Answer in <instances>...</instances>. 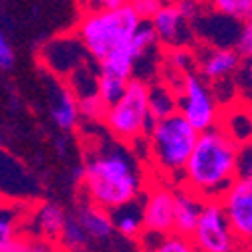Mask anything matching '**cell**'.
I'll return each instance as SVG.
<instances>
[{"label": "cell", "mask_w": 252, "mask_h": 252, "mask_svg": "<svg viewBox=\"0 0 252 252\" xmlns=\"http://www.w3.org/2000/svg\"><path fill=\"white\" fill-rule=\"evenodd\" d=\"M242 145L220 125L198 133L196 145L188 158L180 186L202 200H218L238 176Z\"/></svg>", "instance_id": "6da1fadb"}, {"label": "cell", "mask_w": 252, "mask_h": 252, "mask_svg": "<svg viewBox=\"0 0 252 252\" xmlns=\"http://www.w3.org/2000/svg\"><path fill=\"white\" fill-rule=\"evenodd\" d=\"M79 174L87 200L109 212L139 200L145 186V176L137 159L121 145L101 148L87 159Z\"/></svg>", "instance_id": "7a4b0ae2"}, {"label": "cell", "mask_w": 252, "mask_h": 252, "mask_svg": "<svg viewBox=\"0 0 252 252\" xmlns=\"http://www.w3.org/2000/svg\"><path fill=\"white\" fill-rule=\"evenodd\" d=\"M198 133L200 131L192 127L178 111L152 123L145 135V143H148L150 163L158 178L180 186L184 167L196 145Z\"/></svg>", "instance_id": "3957f363"}, {"label": "cell", "mask_w": 252, "mask_h": 252, "mask_svg": "<svg viewBox=\"0 0 252 252\" xmlns=\"http://www.w3.org/2000/svg\"><path fill=\"white\" fill-rule=\"evenodd\" d=\"M139 25L141 18L135 14L129 2L113 10L85 6L77 23L75 34L85 47L87 55L99 63L109 53L127 45Z\"/></svg>", "instance_id": "277c9868"}, {"label": "cell", "mask_w": 252, "mask_h": 252, "mask_svg": "<svg viewBox=\"0 0 252 252\" xmlns=\"http://www.w3.org/2000/svg\"><path fill=\"white\" fill-rule=\"evenodd\" d=\"M148 81H143L141 77H131L123 95L107 105L103 123L119 143L131 145L148 135L154 123L148 105Z\"/></svg>", "instance_id": "5b68a950"}, {"label": "cell", "mask_w": 252, "mask_h": 252, "mask_svg": "<svg viewBox=\"0 0 252 252\" xmlns=\"http://www.w3.org/2000/svg\"><path fill=\"white\" fill-rule=\"evenodd\" d=\"M174 89L178 95V113L184 115L192 127L206 131L218 125L222 107L206 79H202L196 71H190L180 77Z\"/></svg>", "instance_id": "8992f818"}, {"label": "cell", "mask_w": 252, "mask_h": 252, "mask_svg": "<svg viewBox=\"0 0 252 252\" xmlns=\"http://www.w3.org/2000/svg\"><path fill=\"white\" fill-rule=\"evenodd\" d=\"M190 238L198 252H236L238 248V240L218 200H204Z\"/></svg>", "instance_id": "52a82bcc"}, {"label": "cell", "mask_w": 252, "mask_h": 252, "mask_svg": "<svg viewBox=\"0 0 252 252\" xmlns=\"http://www.w3.org/2000/svg\"><path fill=\"white\" fill-rule=\"evenodd\" d=\"M145 196L139 204L143 232L148 234H170L174 232V206H176V190L174 184L156 178L152 184L145 182Z\"/></svg>", "instance_id": "ba28073f"}, {"label": "cell", "mask_w": 252, "mask_h": 252, "mask_svg": "<svg viewBox=\"0 0 252 252\" xmlns=\"http://www.w3.org/2000/svg\"><path fill=\"white\" fill-rule=\"evenodd\" d=\"M218 202L238 244H252V176H236Z\"/></svg>", "instance_id": "9c48e42d"}, {"label": "cell", "mask_w": 252, "mask_h": 252, "mask_svg": "<svg viewBox=\"0 0 252 252\" xmlns=\"http://www.w3.org/2000/svg\"><path fill=\"white\" fill-rule=\"evenodd\" d=\"M242 55L236 51V47H216L210 45L202 55H196V67L198 75L210 83H220L232 77L240 65Z\"/></svg>", "instance_id": "30bf717a"}, {"label": "cell", "mask_w": 252, "mask_h": 252, "mask_svg": "<svg viewBox=\"0 0 252 252\" xmlns=\"http://www.w3.org/2000/svg\"><path fill=\"white\" fill-rule=\"evenodd\" d=\"M85 59H87V51L81 45L77 34L51 40L43 53V61L59 77H67L77 69H81L83 65H87Z\"/></svg>", "instance_id": "8fae6325"}, {"label": "cell", "mask_w": 252, "mask_h": 252, "mask_svg": "<svg viewBox=\"0 0 252 252\" xmlns=\"http://www.w3.org/2000/svg\"><path fill=\"white\" fill-rule=\"evenodd\" d=\"M188 23L184 14L180 12L176 0L174 2H163L161 8L150 18V25L156 32L158 43L163 47H178V45H188L186 43V32H188Z\"/></svg>", "instance_id": "7c38bea8"}, {"label": "cell", "mask_w": 252, "mask_h": 252, "mask_svg": "<svg viewBox=\"0 0 252 252\" xmlns=\"http://www.w3.org/2000/svg\"><path fill=\"white\" fill-rule=\"evenodd\" d=\"M65 222H67L65 210H63L59 204L45 202V204H38L36 208H31L23 230H29V232H32L40 238L57 242L61 232H63Z\"/></svg>", "instance_id": "4fadbf2b"}, {"label": "cell", "mask_w": 252, "mask_h": 252, "mask_svg": "<svg viewBox=\"0 0 252 252\" xmlns=\"http://www.w3.org/2000/svg\"><path fill=\"white\" fill-rule=\"evenodd\" d=\"M204 200L190 192L188 188L180 186L176 190V206H174V232L192 236L202 212Z\"/></svg>", "instance_id": "5bb4252c"}, {"label": "cell", "mask_w": 252, "mask_h": 252, "mask_svg": "<svg viewBox=\"0 0 252 252\" xmlns=\"http://www.w3.org/2000/svg\"><path fill=\"white\" fill-rule=\"evenodd\" d=\"M218 125L240 145H246L252 137V105L248 101L242 105H228L220 113Z\"/></svg>", "instance_id": "9a60e30c"}, {"label": "cell", "mask_w": 252, "mask_h": 252, "mask_svg": "<svg viewBox=\"0 0 252 252\" xmlns=\"http://www.w3.org/2000/svg\"><path fill=\"white\" fill-rule=\"evenodd\" d=\"M75 218L79 220V224L83 228H85V232L89 234L91 240H105L115 232L111 212L97 206V204L87 202L85 206H81L75 212Z\"/></svg>", "instance_id": "2e32d148"}, {"label": "cell", "mask_w": 252, "mask_h": 252, "mask_svg": "<svg viewBox=\"0 0 252 252\" xmlns=\"http://www.w3.org/2000/svg\"><path fill=\"white\" fill-rule=\"evenodd\" d=\"M51 117L55 125L63 131H73L79 123V101L77 95L69 85H63L59 91H55L51 101Z\"/></svg>", "instance_id": "e0dca14e"}, {"label": "cell", "mask_w": 252, "mask_h": 252, "mask_svg": "<svg viewBox=\"0 0 252 252\" xmlns=\"http://www.w3.org/2000/svg\"><path fill=\"white\" fill-rule=\"evenodd\" d=\"M148 105L152 119H161L178 111V95L176 89L167 81H158L150 83L148 87Z\"/></svg>", "instance_id": "ac0fdd59"}, {"label": "cell", "mask_w": 252, "mask_h": 252, "mask_svg": "<svg viewBox=\"0 0 252 252\" xmlns=\"http://www.w3.org/2000/svg\"><path fill=\"white\" fill-rule=\"evenodd\" d=\"M29 212L25 214V210L20 204L0 202V252H6V248L10 246L14 236L25 228Z\"/></svg>", "instance_id": "d6986e66"}, {"label": "cell", "mask_w": 252, "mask_h": 252, "mask_svg": "<svg viewBox=\"0 0 252 252\" xmlns=\"http://www.w3.org/2000/svg\"><path fill=\"white\" fill-rule=\"evenodd\" d=\"M139 240H141V252H198L190 236H184L178 232L161 234V236L143 232Z\"/></svg>", "instance_id": "ffe728a7"}, {"label": "cell", "mask_w": 252, "mask_h": 252, "mask_svg": "<svg viewBox=\"0 0 252 252\" xmlns=\"http://www.w3.org/2000/svg\"><path fill=\"white\" fill-rule=\"evenodd\" d=\"M111 220H113V228L125 238H139L143 234L141 208L137 200L111 210Z\"/></svg>", "instance_id": "44dd1931"}, {"label": "cell", "mask_w": 252, "mask_h": 252, "mask_svg": "<svg viewBox=\"0 0 252 252\" xmlns=\"http://www.w3.org/2000/svg\"><path fill=\"white\" fill-rule=\"evenodd\" d=\"M99 71L117 75L121 79H131L135 73V59H133L129 47L125 45V47L109 53L103 61H99Z\"/></svg>", "instance_id": "7402d4cb"}, {"label": "cell", "mask_w": 252, "mask_h": 252, "mask_svg": "<svg viewBox=\"0 0 252 252\" xmlns=\"http://www.w3.org/2000/svg\"><path fill=\"white\" fill-rule=\"evenodd\" d=\"M89 234L85 232V228L79 224V220L73 216H67V222L63 226V232L57 240L61 252H85L89 246Z\"/></svg>", "instance_id": "603a6c76"}, {"label": "cell", "mask_w": 252, "mask_h": 252, "mask_svg": "<svg viewBox=\"0 0 252 252\" xmlns=\"http://www.w3.org/2000/svg\"><path fill=\"white\" fill-rule=\"evenodd\" d=\"M6 252H61L57 242H51L47 238H40L29 230H20L6 248Z\"/></svg>", "instance_id": "cb8c5ba5"}, {"label": "cell", "mask_w": 252, "mask_h": 252, "mask_svg": "<svg viewBox=\"0 0 252 252\" xmlns=\"http://www.w3.org/2000/svg\"><path fill=\"white\" fill-rule=\"evenodd\" d=\"M165 65L170 67L172 73H176L178 77L194 71L196 67V53L190 51L186 45H178V47H167L165 53Z\"/></svg>", "instance_id": "d4e9b609"}, {"label": "cell", "mask_w": 252, "mask_h": 252, "mask_svg": "<svg viewBox=\"0 0 252 252\" xmlns=\"http://www.w3.org/2000/svg\"><path fill=\"white\" fill-rule=\"evenodd\" d=\"M129 79H121L117 75H109V73H97V95L103 99L105 105H111L113 101H117L125 87H127Z\"/></svg>", "instance_id": "484cf974"}, {"label": "cell", "mask_w": 252, "mask_h": 252, "mask_svg": "<svg viewBox=\"0 0 252 252\" xmlns=\"http://www.w3.org/2000/svg\"><path fill=\"white\" fill-rule=\"evenodd\" d=\"M214 12L220 16L232 18L236 23H244V20L252 18V0H210Z\"/></svg>", "instance_id": "4316f807"}, {"label": "cell", "mask_w": 252, "mask_h": 252, "mask_svg": "<svg viewBox=\"0 0 252 252\" xmlns=\"http://www.w3.org/2000/svg\"><path fill=\"white\" fill-rule=\"evenodd\" d=\"M79 101V113L81 117H87L89 121H101L105 117V111H107V105L103 103V99L95 93H87V95H81L77 97Z\"/></svg>", "instance_id": "83f0119b"}, {"label": "cell", "mask_w": 252, "mask_h": 252, "mask_svg": "<svg viewBox=\"0 0 252 252\" xmlns=\"http://www.w3.org/2000/svg\"><path fill=\"white\" fill-rule=\"evenodd\" d=\"M242 27L238 29V36L234 40L236 51L242 55V59H252V18L240 23Z\"/></svg>", "instance_id": "f1b7e54d"}, {"label": "cell", "mask_w": 252, "mask_h": 252, "mask_svg": "<svg viewBox=\"0 0 252 252\" xmlns=\"http://www.w3.org/2000/svg\"><path fill=\"white\" fill-rule=\"evenodd\" d=\"M165 0H129V6L135 10V14L141 20H150Z\"/></svg>", "instance_id": "f546056e"}, {"label": "cell", "mask_w": 252, "mask_h": 252, "mask_svg": "<svg viewBox=\"0 0 252 252\" xmlns=\"http://www.w3.org/2000/svg\"><path fill=\"white\" fill-rule=\"evenodd\" d=\"M240 75H238V83L244 93L252 95V59H244L240 65Z\"/></svg>", "instance_id": "4dcf8cb0"}, {"label": "cell", "mask_w": 252, "mask_h": 252, "mask_svg": "<svg viewBox=\"0 0 252 252\" xmlns=\"http://www.w3.org/2000/svg\"><path fill=\"white\" fill-rule=\"evenodd\" d=\"M12 63H14L12 47L8 43V38L4 36V32L0 31V69H10Z\"/></svg>", "instance_id": "1f68e13d"}, {"label": "cell", "mask_w": 252, "mask_h": 252, "mask_svg": "<svg viewBox=\"0 0 252 252\" xmlns=\"http://www.w3.org/2000/svg\"><path fill=\"white\" fill-rule=\"evenodd\" d=\"M240 174H248L252 176V137L246 145H242L240 152V161H238V176Z\"/></svg>", "instance_id": "d6a6232c"}, {"label": "cell", "mask_w": 252, "mask_h": 252, "mask_svg": "<svg viewBox=\"0 0 252 252\" xmlns=\"http://www.w3.org/2000/svg\"><path fill=\"white\" fill-rule=\"evenodd\" d=\"M176 4L186 20H194L198 16V10H200L198 0H176Z\"/></svg>", "instance_id": "836d02e7"}, {"label": "cell", "mask_w": 252, "mask_h": 252, "mask_svg": "<svg viewBox=\"0 0 252 252\" xmlns=\"http://www.w3.org/2000/svg\"><path fill=\"white\" fill-rule=\"evenodd\" d=\"M129 0H89L85 2L87 8H103V10H113V8H119L123 4H127Z\"/></svg>", "instance_id": "e575fe53"}, {"label": "cell", "mask_w": 252, "mask_h": 252, "mask_svg": "<svg viewBox=\"0 0 252 252\" xmlns=\"http://www.w3.org/2000/svg\"><path fill=\"white\" fill-rule=\"evenodd\" d=\"M4 143V137H2V131H0V145H2Z\"/></svg>", "instance_id": "d590c367"}, {"label": "cell", "mask_w": 252, "mask_h": 252, "mask_svg": "<svg viewBox=\"0 0 252 252\" xmlns=\"http://www.w3.org/2000/svg\"><path fill=\"white\" fill-rule=\"evenodd\" d=\"M83 2H89V0H83Z\"/></svg>", "instance_id": "8d00e7d4"}]
</instances>
